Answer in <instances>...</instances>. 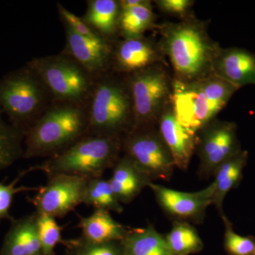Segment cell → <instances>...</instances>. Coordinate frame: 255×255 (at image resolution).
Listing matches in <instances>:
<instances>
[{
    "mask_svg": "<svg viewBox=\"0 0 255 255\" xmlns=\"http://www.w3.org/2000/svg\"><path fill=\"white\" fill-rule=\"evenodd\" d=\"M208 21L195 15L178 22L157 25L161 52L173 69V78L182 82L199 81L213 74L221 47L210 37Z\"/></svg>",
    "mask_w": 255,
    "mask_h": 255,
    "instance_id": "6da1fadb",
    "label": "cell"
},
{
    "mask_svg": "<svg viewBox=\"0 0 255 255\" xmlns=\"http://www.w3.org/2000/svg\"><path fill=\"white\" fill-rule=\"evenodd\" d=\"M88 132L87 104L53 102L26 130L23 157H53Z\"/></svg>",
    "mask_w": 255,
    "mask_h": 255,
    "instance_id": "7a4b0ae2",
    "label": "cell"
},
{
    "mask_svg": "<svg viewBox=\"0 0 255 255\" xmlns=\"http://www.w3.org/2000/svg\"><path fill=\"white\" fill-rule=\"evenodd\" d=\"M87 107L88 134L123 137L135 127L133 102L125 76L110 72L96 79Z\"/></svg>",
    "mask_w": 255,
    "mask_h": 255,
    "instance_id": "3957f363",
    "label": "cell"
},
{
    "mask_svg": "<svg viewBox=\"0 0 255 255\" xmlns=\"http://www.w3.org/2000/svg\"><path fill=\"white\" fill-rule=\"evenodd\" d=\"M122 151V136L87 134L67 150L30 169L43 171L48 177L70 174L88 179L102 177L107 169L115 166Z\"/></svg>",
    "mask_w": 255,
    "mask_h": 255,
    "instance_id": "277c9868",
    "label": "cell"
},
{
    "mask_svg": "<svg viewBox=\"0 0 255 255\" xmlns=\"http://www.w3.org/2000/svg\"><path fill=\"white\" fill-rule=\"evenodd\" d=\"M53 102L41 78L28 64L0 80V107L10 124L24 133Z\"/></svg>",
    "mask_w": 255,
    "mask_h": 255,
    "instance_id": "5b68a950",
    "label": "cell"
},
{
    "mask_svg": "<svg viewBox=\"0 0 255 255\" xmlns=\"http://www.w3.org/2000/svg\"><path fill=\"white\" fill-rule=\"evenodd\" d=\"M46 85L55 102L86 105L96 79L71 56L59 54L28 62Z\"/></svg>",
    "mask_w": 255,
    "mask_h": 255,
    "instance_id": "8992f818",
    "label": "cell"
},
{
    "mask_svg": "<svg viewBox=\"0 0 255 255\" xmlns=\"http://www.w3.org/2000/svg\"><path fill=\"white\" fill-rule=\"evenodd\" d=\"M165 66L157 65L125 76L133 102V129L157 126L164 108L171 102L173 77Z\"/></svg>",
    "mask_w": 255,
    "mask_h": 255,
    "instance_id": "52a82bcc",
    "label": "cell"
},
{
    "mask_svg": "<svg viewBox=\"0 0 255 255\" xmlns=\"http://www.w3.org/2000/svg\"><path fill=\"white\" fill-rule=\"evenodd\" d=\"M122 151L149 180H169L175 164L157 126L139 128L122 137Z\"/></svg>",
    "mask_w": 255,
    "mask_h": 255,
    "instance_id": "ba28073f",
    "label": "cell"
},
{
    "mask_svg": "<svg viewBox=\"0 0 255 255\" xmlns=\"http://www.w3.org/2000/svg\"><path fill=\"white\" fill-rule=\"evenodd\" d=\"M46 185L39 187L28 201L38 214L61 219L83 204L88 178L70 174L48 177Z\"/></svg>",
    "mask_w": 255,
    "mask_h": 255,
    "instance_id": "9c48e42d",
    "label": "cell"
},
{
    "mask_svg": "<svg viewBox=\"0 0 255 255\" xmlns=\"http://www.w3.org/2000/svg\"><path fill=\"white\" fill-rule=\"evenodd\" d=\"M234 122L215 119L198 132L196 152L200 160L199 173L214 174L219 165L241 152Z\"/></svg>",
    "mask_w": 255,
    "mask_h": 255,
    "instance_id": "30bf717a",
    "label": "cell"
},
{
    "mask_svg": "<svg viewBox=\"0 0 255 255\" xmlns=\"http://www.w3.org/2000/svg\"><path fill=\"white\" fill-rule=\"evenodd\" d=\"M171 103L179 123L196 134L220 112L208 100L199 81L182 82L173 78Z\"/></svg>",
    "mask_w": 255,
    "mask_h": 255,
    "instance_id": "8fae6325",
    "label": "cell"
},
{
    "mask_svg": "<svg viewBox=\"0 0 255 255\" xmlns=\"http://www.w3.org/2000/svg\"><path fill=\"white\" fill-rule=\"evenodd\" d=\"M157 65H167L158 43L145 36L119 38L112 44L111 72L128 76Z\"/></svg>",
    "mask_w": 255,
    "mask_h": 255,
    "instance_id": "7c38bea8",
    "label": "cell"
},
{
    "mask_svg": "<svg viewBox=\"0 0 255 255\" xmlns=\"http://www.w3.org/2000/svg\"><path fill=\"white\" fill-rule=\"evenodd\" d=\"M65 31L64 53L86 69L95 79L111 72L112 43L102 38L82 36L63 23Z\"/></svg>",
    "mask_w": 255,
    "mask_h": 255,
    "instance_id": "4fadbf2b",
    "label": "cell"
},
{
    "mask_svg": "<svg viewBox=\"0 0 255 255\" xmlns=\"http://www.w3.org/2000/svg\"><path fill=\"white\" fill-rule=\"evenodd\" d=\"M159 205L169 214L184 219L199 220L213 204L209 187L196 192H182L150 182L148 184Z\"/></svg>",
    "mask_w": 255,
    "mask_h": 255,
    "instance_id": "5bb4252c",
    "label": "cell"
},
{
    "mask_svg": "<svg viewBox=\"0 0 255 255\" xmlns=\"http://www.w3.org/2000/svg\"><path fill=\"white\" fill-rule=\"evenodd\" d=\"M157 127L161 136L172 154L175 167L186 170L196 150L197 134L190 131L179 123L171 102L164 108Z\"/></svg>",
    "mask_w": 255,
    "mask_h": 255,
    "instance_id": "9a60e30c",
    "label": "cell"
},
{
    "mask_svg": "<svg viewBox=\"0 0 255 255\" xmlns=\"http://www.w3.org/2000/svg\"><path fill=\"white\" fill-rule=\"evenodd\" d=\"M213 74L238 90L255 85V55L245 48H221L215 58Z\"/></svg>",
    "mask_w": 255,
    "mask_h": 255,
    "instance_id": "2e32d148",
    "label": "cell"
},
{
    "mask_svg": "<svg viewBox=\"0 0 255 255\" xmlns=\"http://www.w3.org/2000/svg\"><path fill=\"white\" fill-rule=\"evenodd\" d=\"M11 221L5 236L1 255H43L36 211Z\"/></svg>",
    "mask_w": 255,
    "mask_h": 255,
    "instance_id": "e0dca14e",
    "label": "cell"
},
{
    "mask_svg": "<svg viewBox=\"0 0 255 255\" xmlns=\"http://www.w3.org/2000/svg\"><path fill=\"white\" fill-rule=\"evenodd\" d=\"M82 19L102 38L113 44L120 38L119 21L122 8L119 0H88Z\"/></svg>",
    "mask_w": 255,
    "mask_h": 255,
    "instance_id": "ac0fdd59",
    "label": "cell"
},
{
    "mask_svg": "<svg viewBox=\"0 0 255 255\" xmlns=\"http://www.w3.org/2000/svg\"><path fill=\"white\" fill-rule=\"evenodd\" d=\"M78 228L84 240L95 244L122 242L130 231L116 221L110 211L102 209H95L87 217L80 216Z\"/></svg>",
    "mask_w": 255,
    "mask_h": 255,
    "instance_id": "d6986e66",
    "label": "cell"
},
{
    "mask_svg": "<svg viewBox=\"0 0 255 255\" xmlns=\"http://www.w3.org/2000/svg\"><path fill=\"white\" fill-rule=\"evenodd\" d=\"M121 204H129L151 182L127 155L119 158L109 179Z\"/></svg>",
    "mask_w": 255,
    "mask_h": 255,
    "instance_id": "ffe728a7",
    "label": "cell"
},
{
    "mask_svg": "<svg viewBox=\"0 0 255 255\" xmlns=\"http://www.w3.org/2000/svg\"><path fill=\"white\" fill-rule=\"evenodd\" d=\"M248 159V152L242 150L238 155L223 162L215 170V179L209 187L213 192V204L223 216V203L231 189L239 185Z\"/></svg>",
    "mask_w": 255,
    "mask_h": 255,
    "instance_id": "44dd1931",
    "label": "cell"
},
{
    "mask_svg": "<svg viewBox=\"0 0 255 255\" xmlns=\"http://www.w3.org/2000/svg\"><path fill=\"white\" fill-rule=\"evenodd\" d=\"M123 255H174L153 226L132 230L121 242Z\"/></svg>",
    "mask_w": 255,
    "mask_h": 255,
    "instance_id": "7402d4cb",
    "label": "cell"
},
{
    "mask_svg": "<svg viewBox=\"0 0 255 255\" xmlns=\"http://www.w3.org/2000/svg\"><path fill=\"white\" fill-rule=\"evenodd\" d=\"M152 3L147 0L140 6L122 10L119 21L120 38H137L144 36L146 31L157 28Z\"/></svg>",
    "mask_w": 255,
    "mask_h": 255,
    "instance_id": "603a6c76",
    "label": "cell"
},
{
    "mask_svg": "<svg viewBox=\"0 0 255 255\" xmlns=\"http://www.w3.org/2000/svg\"><path fill=\"white\" fill-rule=\"evenodd\" d=\"M83 204L95 209L121 213L123 206L116 196L110 181L102 177L89 179L87 182Z\"/></svg>",
    "mask_w": 255,
    "mask_h": 255,
    "instance_id": "cb8c5ba5",
    "label": "cell"
},
{
    "mask_svg": "<svg viewBox=\"0 0 255 255\" xmlns=\"http://www.w3.org/2000/svg\"><path fill=\"white\" fill-rule=\"evenodd\" d=\"M24 137V132L6 124L0 115V172L23 157Z\"/></svg>",
    "mask_w": 255,
    "mask_h": 255,
    "instance_id": "d4e9b609",
    "label": "cell"
},
{
    "mask_svg": "<svg viewBox=\"0 0 255 255\" xmlns=\"http://www.w3.org/2000/svg\"><path fill=\"white\" fill-rule=\"evenodd\" d=\"M165 239L174 255L196 254L204 249V243L199 234L187 223H174Z\"/></svg>",
    "mask_w": 255,
    "mask_h": 255,
    "instance_id": "484cf974",
    "label": "cell"
},
{
    "mask_svg": "<svg viewBox=\"0 0 255 255\" xmlns=\"http://www.w3.org/2000/svg\"><path fill=\"white\" fill-rule=\"evenodd\" d=\"M208 100L221 112L227 105L233 95L238 91L237 87L215 75L199 80Z\"/></svg>",
    "mask_w": 255,
    "mask_h": 255,
    "instance_id": "4316f807",
    "label": "cell"
},
{
    "mask_svg": "<svg viewBox=\"0 0 255 255\" xmlns=\"http://www.w3.org/2000/svg\"><path fill=\"white\" fill-rule=\"evenodd\" d=\"M36 213L37 227L42 248V255H53L55 246L63 242V228L59 226L55 218Z\"/></svg>",
    "mask_w": 255,
    "mask_h": 255,
    "instance_id": "83f0119b",
    "label": "cell"
},
{
    "mask_svg": "<svg viewBox=\"0 0 255 255\" xmlns=\"http://www.w3.org/2000/svg\"><path fill=\"white\" fill-rule=\"evenodd\" d=\"M225 224L224 248L229 255H255V238L253 236H242L235 232L232 223L222 216Z\"/></svg>",
    "mask_w": 255,
    "mask_h": 255,
    "instance_id": "f1b7e54d",
    "label": "cell"
},
{
    "mask_svg": "<svg viewBox=\"0 0 255 255\" xmlns=\"http://www.w3.org/2000/svg\"><path fill=\"white\" fill-rule=\"evenodd\" d=\"M73 249L72 255H123L122 243L118 242L95 244L84 240L82 237L78 240L67 241Z\"/></svg>",
    "mask_w": 255,
    "mask_h": 255,
    "instance_id": "f546056e",
    "label": "cell"
},
{
    "mask_svg": "<svg viewBox=\"0 0 255 255\" xmlns=\"http://www.w3.org/2000/svg\"><path fill=\"white\" fill-rule=\"evenodd\" d=\"M31 172L30 169L20 173L16 179L10 184H5L0 182V223L4 220H14L10 216L9 211L13 199L16 194L23 191H38L39 187H16L20 179L25 174Z\"/></svg>",
    "mask_w": 255,
    "mask_h": 255,
    "instance_id": "4dcf8cb0",
    "label": "cell"
},
{
    "mask_svg": "<svg viewBox=\"0 0 255 255\" xmlns=\"http://www.w3.org/2000/svg\"><path fill=\"white\" fill-rule=\"evenodd\" d=\"M153 2L162 12L175 16L180 21L194 15L192 6L195 1L192 0H155Z\"/></svg>",
    "mask_w": 255,
    "mask_h": 255,
    "instance_id": "1f68e13d",
    "label": "cell"
},
{
    "mask_svg": "<svg viewBox=\"0 0 255 255\" xmlns=\"http://www.w3.org/2000/svg\"><path fill=\"white\" fill-rule=\"evenodd\" d=\"M57 7L63 23L73 28L79 34L87 38H102L85 22L82 17L76 16L60 3L57 4Z\"/></svg>",
    "mask_w": 255,
    "mask_h": 255,
    "instance_id": "d6a6232c",
    "label": "cell"
},
{
    "mask_svg": "<svg viewBox=\"0 0 255 255\" xmlns=\"http://www.w3.org/2000/svg\"><path fill=\"white\" fill-rule=\"evenodd\" d=\"M147 0H119L122 10L130 9L145 4Z\"/></svg>",
    "mask_w": 255,
    "mask_h": 255,
    "instance_id": "836d02e7",
    "label": "cell"
},
{
    "mask_svg": "<svg viewBox=\"0 0 255 255\" xmlns=\"http://www.w3.org/2000/svg\"></svg>",
    "mask_w": 255,
    "mask_h": 255,
    "instance_id": "e575fe53",
    "label": "cell"
}]
</instances>
